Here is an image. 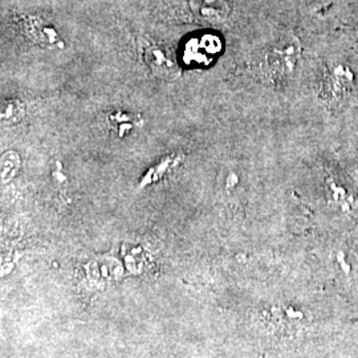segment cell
<instances>
[{
  "instance_id": "7a4b0ae2",
  "label": "cell",
  "mask_w": 358,
  "mask_h": 358,
  "mask_svg": "<svg viewBox=\"0 0 358 358\" xmlns=\"http://www.w3.org/2000/svg\"><path fill=\"white\" fill-rule=\"evenodd\" d=\"M143 60L153 71L154 75L162 78H173L179 73V64L173 53L159 44H146L143 47Z\"/></svg>"
},
{
  "instance_id": "6da1fadb",
  "label": "cell",
  "mask_w": 358,
  "mask_h": 358,
  "mask_svg": "<svg viewBox=\"0 0 358 358\" xmlns=\"http://www.w3.org/2000/svg\"><path fill=\"white\" fill-rule=\"evenodd\" d=\"M300 53V43L294 35H282L263 52L259 60L260 76L269 83H282L294 73Z\"/></svg>"
},
{
  "instance_id": "277c9868",
  "label": "cell",
  "mask_w": 358,
  "mask_h": 358,
  "mask_svg": "<svg viewBox=\"0 0 358 358\" xmlns=\"http://www.w3.org/2000/svg\"><path fill=\"white\" fill-rule=\"evenodd\" d=\"M189 7L195 17L210 23L224 20L230 13L224 0H189Z\"/></svg>"
},
{
  "instance_id": "3957f363",
  "label": "cell",
  "mask_w": 358,
  "mask_h": 358,
  "mask_svg": "<svg viewBox=\"0 0 358 358\" xmlns=\"http://www.w3.org/2000/svg\"><path fill=\"white\" fill-rule=\"evenodd\" d=\"M219 51V38L213 35H203L199 38H190L187 41L185 59H187V64L207 65Z\"/></svg>"
}]
</instances>
